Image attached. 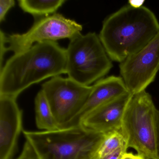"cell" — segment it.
I'll use <instances>...</instances> for the list:
<instances>
[{"label":"cell","instance_id":"11","mask_svg":"<svg viewBox=\"0 0 159 159\" xmlns=\"http://www.w3.org/2000/svg\"><path fill=\"white\" fill-rule=\"evenodd\" d=\"M129 93L120 76H111L96 82L84 106L64 128L77 126L93 111L103 104Z\"/></svg>","mask_w":159,"mask_h":159},{"label":"cell","instance_id":"9","mask_svg":"<svg viewBox=\"0 0 159 159\" xmlns=\"http://www.w3.org/2000/svg\"><path fill=\"white\" fill-rule=\"evenodd\" d=\"M23 131V112L16 98L0 95V159H13Z\"/></svg>","mask_w":159,"mask_h":159},{"label":"cell","instance_id":"20","mask_svg":"<svg viewBox=\"0 0 159 159\" xmlns=\"http://www.w3.org/2000/svg\"><path fill=\"white\" fill-rule=\"evenodd\" d=\"M121 159H148L139 154H134L132 152H126Z\"/></svg>","mask_w":159,"mask_h":159},{"label":"cell","instance_id":"19","mask_svg":"<svg viewBox=\"0 0 159 159\" xmlns=\"http://www.w3.org/2000/svg\"><path fill=\"white\" fill-rule=\"evenodd\" d=\"M156 156L159 159V110H157L156 114Z\"/></svg>","mask_w":159,"mask_h":159},{"label":"cell","instance_id":"14","mask_svg":"<svg viewBox=\"0 0 159 159\" xmlns=\"http://www.w3.org/2000/svg\"><path fill=\"white\" fill-rule=\"evenodd\" d=\"M125 146H127L126 140L121 130L108 133L98 151L96 159H99Z\"/></svg>","mask_w":159,"mask_h":159},{"label":"cell","instance_id":"3","mask_svg":"<svg viewBox=\"0 0 159 159\" xmlns=\"http://www.w3.org/2000/svg\"><path fill=\"white\" fill-rule=\"evenodd\" d=\"M39 159H96L107 134L82 125L54 131L23 130Z\"/></svg>","mask_w":159,"mask_h":159},{"label":"cell","instance_id":"7","mask_svg":"<svg viewBox=\"0 0 159 159\" xmlns=\"http://www.w3.org/2000/svg\"><path fill=\"white\" fill-rule=\"evenodd\" d=\"M83 26L74 20L55 13L35 21L25 33L6 36L7 50L14 54L23 52L35 43L61 39L70 40L81 34Z\"/></svg>","mask_w":159,"mask_h":159},{"label":"cell","instance_id":"15","mask_svg":"<svg viewBox=\"0 0 159 159\" xmlns=\"http://www.w3.org/2000/svg\"><path fill=\"white\" fill-rule=\"evenodd\" d=\"M16 159H39L30 143L26 140L23 149Z\"/></svg>","mask_w":159,"mask_h":159},{"label":"cell","instance_id":"8","mask_svg":"<svg viewBox=\"0 0 159 159\" xmlns=\"http://www.w3.org/2000/svg\"><path fill=\"white\" fill-rule=\"evenodd\" d=\"M120 77L132 94L146 90L159 71V33L143 49L119 65Z\"/></svg>","mask_w":159,"mask_h":159},{"label":"cell","instance_id":"5","mask_svg":"<svg viewBox=\"0 0 159 159\" xmlns=\"http://www.w3.org/2000/svg\"><path fill=\"white\" fill-rule=\"evenodd\" d=\"M66 53L68 78L84 85L103 79L113 67L98 35L89 32L70 40Z\"/></svg>","mask_w":159,"mask_h":159},{"label":"cell","instance_id":"6","mask_svg":"<svg viewBox=\"0 0 159 159\" xmlns=\"http://www.w3.org/2000/svg\"><path fill=\"white\" fill-rule=\"evenodd\" d=\"M93 86L80 84L70 78L53 77L43 84L44 92L54 116L64 128L80 111L91 93Z\"/></svg>","mask_w":159,"mask_h":159},{"label":"cell","instance_id":"17","mask_svg":"<svg viewBox=\"0 0 159 159\" xmlns=\"http://www.w3.org/2000/svg\"><path fill=\"white\" fill-rule=\"evenodd\" d=\"M6 35L2 31V30H0V40H1V47H0V70L3 67V61L5 54L8 52L7 46L6 45Z\"/></svg>","mask_w":159,"mask_h":159},{"label":"cell","instance_id":"12","mask_svg":"<svg viewBox=\"0 0 159 159\" xmlns=\"http://www.w3.org/2000/svg\"><path fill=\"white\" fill-rule=\"evenodd\" d=\"M35 106L36 125L39 129L44 131L60 129L46 96L42 89L35 98Z\"/></svg>","mask_w":159,"mask_h":159},{"label":"cell","instance_id":"2","mask_svg":"<svg viewBox=\"0 0 159 159\" xmlns=\"http://www.w3.org/2000/svg\"><path fill=\"white\" fill-rule=\"evenodd\" d=\"M159 33V22L152 11L128 2L104 20L98 37L111 60L120 64Z\"/></svg>","mask_w":159,"mask_h":159},{"label":"cell","instance_id":"1","mask_svg":"<svg viewBox=\"0 0 159 159\" xmlns=\"http://www.w3.org/2000/svg\"><path fill=\"white\" fill-rule=\"evenodd\" d=\"M66 74V49L57 42L38 43L14 54L0 70V95L17 98L30 86Z\"/></svg>","mask_w":159,"mask_h":159},{"label":"cell","instance_id":"10","mask_svg":"<svg viewBox=\"0 0 159 159\" xmlns=\"http://www.w3.org/2000/svg\"><path fill=\"white\" fill-rule=\"evenodd\" d=\"M132 96L131 93H126L103 104L87 115L80 124L105 134L120 130L124 115Z\"/></svg>","mask_w":159,"mask_h":159},{"label":"cell","instance_id":"4","mask_svg":"<svg viewBox=\"0 0 159 159\" xmlns=\"http://www.w3.org/2000/svg\"><path fill=\"white\" fill-rule=\"evenodd\" d=\"M151 95L145 91L133 95L123 118L121 131L127 148L148 159H157L156 114Z\"/></svg>","mask_w":159,"mask_h":159},{"label":"cell","instance_id":"13","mask_svg":"<svg viewBox=\"0 0 159 159\" xmlns=\"http://www.w3.org/2000/svg\"><path fill=\"white\" fill-rule=\"evenodd\" d=\"M18 5L25 12L35 17H45L55 13L66 2L65 0L31 1L19 0Z\"/></svg>","mask_w":159,"mask_h":159},{"label":"cell","instance_id":"16","mask_svg":"<svg viewBox=\"0 0 159 159\" xmlns=\"http://www.w3.org/2000/svg\"><path fill=\"white\" fill-rule=\"evenodd\" d=\"M15 5L14 0H0V22L5 19V16L11 8Z\"/></svg>","mask_w":159,"mask_h":159},{"label":"cell","instance_id":"18","mask_svg":"<svg viewBox=\"0 0 159 159\" xmlns=\"http://www.w3.org/2000/svg\"><path fill=\"white\" fill-rule=\"evenodd\" d=\"M127 148H128L127 146H124L115 151L103 156L99 159H121L124 154L127 152L126 151Z\"/></svg>","mask_w":159,"mask_h":159}]
</instances>
